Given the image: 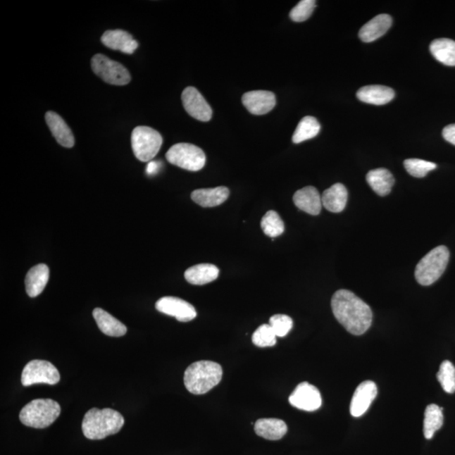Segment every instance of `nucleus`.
Segmentation results:
<instances>
[{
	"mask_svg": "<svg viewBox=\"0 0 455 455\" xmlns=\"http://www.w3.org/2000/svg\"><path fill=\"white\" fill-rule=\"evenodd\" d=\"M332 308L339 323L355 336H361L371 326V308L353 292L347 289L337 291L332 296Z\"/></svg>",
	"mask_w": 455,
	"mask_h": 455,
	"instance_id": "obj_1",
	"label": "nucleus"
},
{
	"mask_svg": "<svg viewBox=\"0 0 455 455\" xmlns=\"http://www.w3.org/2000/svg\"><path fill=\"white\" fill-rule=\"evenodd\" d=\"M124 423L123 416L117 411L92 409L84 416L82 431L88 440H100L119 432Z\"/></svg>",
	"mask_w": 455,
	"mask_h": 455,
	"instance_id": "obj_2",
	"label": "nucleus"
},
{
	"mask_svg": "<svg viewBox=\"0 0 455 455\" xmlns=\"http://www.w3.org/2000/svg\"><path fill=\"white\" fill-rule=\"evenodd\" d=\"M223 369L212 361H199L189 366L184 375V384L189 392L204 394L220 384Z\"/></svg>",
	"mask_w": 455,
	"mask_h": 455,
	"instance_id": "obj_3",
	"label": "nucleus"
},
{
	"mask_svg": "<svg viewBox=\"0 0 455 455\" xmlns=\"http://www.w3.org/2000/svg\"><path fill=\"white\" fill-rule=\"evenodd\" d=\"M61 413L58 403L51 399H37L20 411V420L25 426L42 429L51 426Z\"/></svg>",
	"mask_w": 455,
	"mask_h": 455,
	"instance_id": "obj_4",
	"label": "nucleus"
},
{
	"mask_svg": "<svg viewBox=\"0 0 455 455\" xmlns=\"http://www.w3.org/2000/svg\"><path fill=\"white\" fill-rule=\"evenodd\" d=\"M449 251L444 246L437 247L428 252L416 265L415 278L419 285L429 286L435 282L447 268Z\"/></svg>",
	"mask_w": 455,
	"mask_h": 455,
	"instance_id": "obj_5",
	"label": "nucleus"
},
{
	"mask_svg": "<svg viewBox=\"0 0 455 455\" xmlns=\"http://www.w3.org/2000/svg\"><path fill=\"white\" fill-rule=\"evenodd\" d=\"M131 143L135 157L142 162H150L157 156L163 144L160 132L152 127L139 126L132 132Z\"/></svg>",
	"mask_w": 455,
	"mask_h": 455,
	"instance_id": "obj_6",
	"label": "nucleus"
},
{
	"mask_svg": "<svg viewBox=\"0 0 455 455\" xmlns=\"http://www.w3.org/2000/svg\"><path fill=\"white\" fill-rule=\"evenodd\" d=\"M166 157L170 164L189 171H199L206 164L204 150L191 144L173 145L166 153Z\"/></svg>",
	"mask_w": 455,
	"mask_h": 455,
	"instance_id": "obj_7",
	"label": "nucleus"
},
{
	"mask_svg": "<svg viewBox=\"0 0 455 455\" xmlns=\"http://www.w3.org/2000/svg\"><path fill=\"white\" fill-rule=\"evenodd\" d=\"M92 68L94 74L107 84L123 87L131 81V75L127 68L105 55H94L92 59Z\"/></svg>",
	"mask_w": 455,
	"mask_h": 455,
	"instance_id": "obj_8",
	"label": "nucleus"
},
{
	"mask_svg": "<svg viewBox=\"0 0 455 455\" xmlns=\"http://www.w3.org/2000/svg\"><path fill=\"white\" fill-rule=\"evenodd\" d=\"M60 381V373L53 363L45 360H32L23 369L21 383L25 387L36 384L54 385Z\"/></svg>",
	"mask_w": 455,
	"mask_h": 455,
	"instance_id": "obj_9",
	"label": "nucleus"
},
{
	"mask_svg": "<svg viewBox=\"0 0 455 455\" xmlns=\"http://www.w3.org/2000/svg\"><path fill=\"white\" fill-rule=\"evenodd\" d=\"M185 110L192 118L201 122H208L212 118L213 110L201 94L194 87H187L182 94Z\"/></svg>",
	"mask_w": 455,
	"mask_h": 455,
	"instance_id": "obj_10",
	"label": "nucleus"
},
{
	"mask_svg": "<svg viewBox=\"0 0 455 455\" xmlns=\"http://www.w3.org/2000/svg\"><path fill=\"white\" fill-rule=\"evenodd\" d=\"M289 401L295 409L306 411L318 410L322 405L319 389L308 382L300 383L292 393Z\"/></svg>",
	"mask_w": 455,
	"mask_h": 455,
	"instance_id": "obj_11",
	"label": "nucleus"
},
{
	"mask_svg": "<svg viewBox=\"0 0 455 455\" xmlns=\"http://www.w3.org/2000/svg\"><path fill=\"white\" fill-rule=\"evenodd\" d=\"M156 308L163 314L173 316L181 322L191 321L197 316L195 308L190 303L173 296H166L158 299Z\"/></svg>",
	"mask_w": 455,
	"mask_h": 455,
	"instance_id": "obj_12",
	"label": "nucleus"
},
{
	"mask_svg": "<svg viewBox=\"0 0 455 455\" xmlns=\"http://www.w3.org/2000/svg\"><path fill=\"white\" fill-rule=\"evenodd\" d=\"M378 394L377 385L375 382L368 380L356 389L350 405L351 415L359 418L368 411Z\"/></svg>",
	"mask_w": 455,
	"mask_h": 455,
	"instance_id": "obj_13",
	"label": "nucleus"
},
{
	"mask_svg": "<svg viewBox=\"0 0 455 455\" xmlns=\"http://www.w3.org/2000/svg\"><path fill=\"white\" fill-rule=\"evenodd\" d=\"M242 103L251 114L265 115L276 106V97L271 92L252 91L243 94Z\"/></svg>",
	"mask_w": 455,
	"mask_h": 455,
	"instance_id": "obj_14",
	"label": "nucleus"
},
{
	"mask_svg": "<svg viewBox=\"0 0 455 455\" xmlns=\"http://www.w3.org/2000/svg\"><path fill=\"white\" fill-rule=\"evenodd\" d=\"M103 45L110 49L122 51L123 54H132L139 47V42L134 39L131 34L123 30H110L101 37Z\"/></svg>",
	"mask_w": 455,
	"mask_h": 455,
	"instance_id": "obj_15",
	"label": "nucleus"
},
{
	"mask_svg": "<svg viewBox=\"0 0 455 455\" xmlns=\"http://www.w3.org/2000/svg\"><path fill=\"white\" fill-rule=\"evenodd\" d=\"M293 200L296 207L311 216H319L321 211V196L314 187L300 189L294 193Z\"/></svg>",
	"mask_w": 455,
	"mask_h": 455,
	"instance_id": "obj_16",
	"label": "nucleus"
},
{
	"mask_svg": "<svg viewBox=\"0 0 455 455\" xmlns=\"http://www.w3.org/2000/svg\"><path fill=\"white\" fill-rule=\"evenodd\" d=\"M46 123L56 141L64 148H72L75 145V137L64 122V120L54 111H47L45 115Z\"/></svg>",
	"mask_w": 455,
	"mask_h": 455,
	"instance_id": "obj_17",
	"label": "nucleus"
},
{
	"mask_svg": "<svg viewBox=\"0 0 455 455\" xmlns=\"http://www.w3.org/2000/svg\"><path fill=\"white\" fill-rule=\"evenodd\" d=\"M392 25V17L382 14L375 17L360 29L359 36L363 42H375L384 36Z\"/></svg>",
	"mask_w": 455,
	"mask_h": 455,
	"instance_id": "obj_18",
	"label": "nucleus"
},
{
	"mask_svg": "<svg viewBox=\"0 0 455 455\" xmlns=\"http://www.w3.org/2000/svg\"><path fill=\"white\" fill-rule=\"evenodd\" d=\"M49 268L46 264H38L29 270L25 280L29 297H37L44 292L49 282Z\"/></svg>",
	"mask_w": 455,
	"mask_h": 455,
	"instance_id": "obj_19",
	"label": "nucleus"
},
{
	"mask_svg": "<svg viewBox=\"0 0 455 455\" xmlns=\"http://www.w3.org/2000/svg\"><path fill=\"white\" fill-rule=\"evenodd\" d=\"M349 199V192L344 185L334 184L321 196L322 206L328 211L337 213L345 209Z\"/></svg>",
	"mask_w": 455,
	"mask_h": 455,
	"instance_id": "obj_20",
	"label": "nucleus"
},
{
	"mask_svg": "<svg viewBox=\"0 0 455 455\" xmlns=\"http://www.w3.org/2000/svg\"><path fill=\"white\" fill-rule=\"evenodd\" d=\"M230 196V190L225 187L199 189L192 193V199L203 208H213L224 204Z\"/></svg>",
	"mask_w": 455,
	"mask_h": 455,
	"instance_id": "obj_21",
	"label": "nucleus"
},
{
	"mask_svg": "<svg viewBox=\"0 0 455 455\" xmlns=\"http://www.w3.org/2000/svg\"><path fill=\"white\" fill-rule=\"evenodd\" d=\"M396 96L394 89L384 85H368L357 92L359 100L368 104L382 106L392 101Z\"/></svg>",
	"mask_w": 455,
	"mask_h": 455,
	"instance_id": "obj_22",
	"label": "nucleus"
},
{
	"mask_svg": "<svg viewBox=\"0 0 455 455\" xmlns=\"http://www.w3.org/2000/svg\"><path fill=\"white\" fill-rule=\"evenodd\" d=\"M93 317L96 320L99 329L106 336L120 337L127 333V328L121 321L116 319L101 308H96L93 311Z\"/></svg>",
	"mask_w": 455,
	"mask_h": 455,
	"instance_id": "obj_23",
	"label": "nucleus"
},
{
	"mask_svg": "<svg viewBox=\"0 0 455 455\" xmlns=\"http://www.w3.org/2000/svg\"><path fill=\"white\" fill-rule=\"evenodd\" d=\"M255 432L257 435L268 440H279L287 432L285 422L277 418H261L255 423Z\"/></svg>",
	"mask_w": 455,
	"mask_h": 455,
	"instance_id": "obj_24",
	"label": "nucleus"
},
{
	"mask_svg": "<svg viewBox=\"0 0 455 455\" xmlns=\"http://www.w3.org/2000/svg\"><path fill=\"white\" fill-rule=\"evenodd\" d=\"M220 275V269L213 264H199L189 268L185 272V278L193 285H204L212 282Z\"/></svg>",
	"mask_w": 455,
	"mask_h": 455,
	"instance_id": "obj_25",
	"label": "nucleus"
},
{
	"mask_svg": "<svg viewBox=\"0 0 455 455\" xmlns=\"http://www.w3.org/2000/svg\"><path fill=\"white\" fill-rule=\"evenodd\" d=\"M367 182L376 194L385 197L389 194L394 184V178L389 170L379 168L369 171Z\"/></svg>",
	"mask_w": 455,
	"mask_h": 455,
	"instance_id": "obj_26",
	"label": "nucleus"
},
{
	"mask_svg": "<svg viewBox=\"0 0 455 455\" xmlns=\"http://www.w3.org/2000/svg\"><path fill=\"white\" fill-rule=\"evenodd\" d=\"M430 51L437 61L447 66H455V42L440 38L432 42Z\"/></svg>",
	"mask_w": 455,
	"mask_h": 455,
	"instance_id": "obj_27",
	"label": "nucleus"
},
{
	"mask_svg": "<svg viewBox=\"0 0 455 455\" xmlns=\"http://www.w3.org/2000/svg\"><path fill=\"white\" fill-rule=\"evenodd\" d=\"M443 407L435 404L428 406L425 411L423 433L427 440H432L435 433L444 424Z\"/></svg>",
	"mask_w": 455,
	"mask_h": 455,
	"instance_id": "obj_28",
	"label": "nucleus"
},
{
	"mask_svg": "<svg viewBox=\"0 0 455 455\" xmlns=\"http://www.w3.org/2000/svg\"><path fill=\"white\" fill-rule=\"evenodd\" d=\"M320 124L316 118L304 117L296 127L293 135L294 144H300L304 141L313 139L319 135Z\"/></svg>",
	"mask_w": 455,
	"mask_h": 455,
	"instance_id": "obj_29",
	"label": "nucleus"
},
{
	"mask_svg": "<svg viewBox=\"0 0 455 455\" xmlns=\"http://www.w3.org/2000/svg\"><path fill=\"white\" fill-rule=\"evenodd\" d=\"M261 227L264 234L271 238L278 237L285 230V223L278 213L275 211H268L265 214L261 220Z\"/></svg>",
	"mask_w": 455,
	"mask_h": 455,
	"instance_id": "obj_30",
	"label": "nucleus"
},
{
	"mask_svg": "<svg viewBox=\"0 0 455 455\" xmlns=\"http://www.w3.org/2000/svg\"><path fill=\"white\" fill-rule=\"evenodd\" d=\"M437 378L445 392H455V368L451 362L445 360L441 363Z\"/></svg>",
	"mask_w": 455,
	"mask_h": 455,
	"instance_id": "obj_31",
	"label": "nucleus"
},
{
	"mask_svg": "<svg viewBox=\"0 0 455 455\" xmlns=\"http://www.w3.org/2000/svg\"><path fill=\"white\" fill-rule=\"evenodd\" d=\"M404 166L407 173L416 178L426 177L428 173L437 168L435 163L420 160V158H407L404 161Z\"/></svg>",
	"mask_w": 455,
	"mask_h": 455,
	"instance_id": "obj_32",
	"label": "nucleus"
},
{
	"mask_svg": "<svg viewBox=\"0 0 455 455\" xmlns=\"http://www.w3.org/2000/svg\"><path fill=\"white\" fill-rule=\"evenodd\" d=\"M276 334L273 332L271 325L264 324L259 326L253 334L252 342L259 347H273L276 344Z\"/></svg>",
	"mask_w": 455,
	"mask_h": 455,
	"instance_id": "obj_33",
	"label": "nucleus"
},
{
	"mask_svg": "<svg viewBox=\"0 0 455 455\" xmlns=\"http://www.w3.org/2000/svg\"><path fill=\"white\" fill-rule=\"evenodd\" d=\"M316 6L315 0H302L297 6L292 8L290 11V18L295 23H303L306 21L312 15Z\"/></svg>",
	"mask_w": 455,
	"mask_h": 455,
	"instance_id": "obj_34",
	"label": "nucleus"
},
{
	"mask_svg": "<svg viewBox=\"0 0 455 455\" xmlns=\"http://www.w3.org/2000/svg\"><path fill=\"white\" fill-rule=\"evenodd\" d=\"M269 325L277 337H283L293 328V320L286 315H275L270 318Z\"/></svg>",
	"mask_w": 455,
	"mask_h": 455,
	"instance_id": "obj_35",
	"label": "nucleus"
},
{
	"mask_svg": "<svg viewBox=\"0 0 455 455\" xmlns=\"http://www.w3.org/2000/svg\"><path fill=\"white\" fill-rule=\"evenodd\" d=\"M443 137L449 143L455 145V123L449 124V125L444 128Z\"/></svg>",
	"mask_w": 455,
	"mask_h": 455,
	"instance_id": "obj_36",
	"label": "nucleus"
},
{
	"mask_svg": "<svg viewBox=\"0 0 455 455\" xmlns=\"http://www.w3.org/2000/svg\"><path fill=\"white\" fill-rule=\"evenodd\" d=\"M160 163L157 161H150L148 164L147 169H146V173L149 175H156L158 170H160Z\"/></svg>",
	"mask_w": 455,
	"mask_h": 455,
	"instance_id": "obj_37",
	"label": "nucleus"
}]
</instances>
